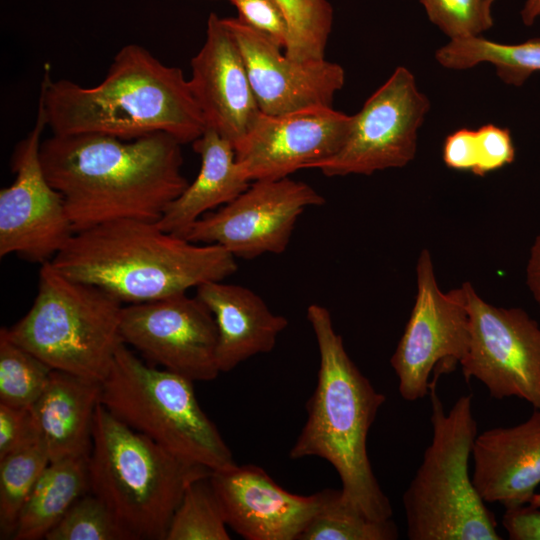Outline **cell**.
Returning <instances> with one entry per match:
<instances>
[{"label": "cell", "mask_w": 540, "mask_h": 540, "mask_svg": "<svg viewBox=\"0 0 540 540\" xmlns=\"http://www.w3.org/2000/svg\"><path fill=\"white\" fill-rule=\"evenodd\" d=\"M211 472L98 405L89 454L90 492L111 510L131 540H166L187 487Z\"/></svg>", "instance_id": "5"}, {"label": "cell", "mask_w": 540, "mask_h": 540, "mask_svg": "<svg viewBox=\"0 0 540 540\" xmlns=\"http://www.w3.org/2000/svg\"><path fill=\"white\" fill-rule=\"evenodd\" d=\"M435 59L450 70H467L490 63L502 82L519 87L533 73L540 72V38L519 44H502L483 35L455 38L435 52Z\"/></svg>", "instance_id": "24"}, {"label": "cell", "mask_w": 540, "mask_h": 540, "mask_svg": "<svg viewBox=\"0 0 540 540\" xmlns=\"http://www.w3.org/2000/svg\"><path fill=\"white\" fill-rule=\"evenodd\" d=\"M430 383L432 440L403 494L410 540H500L493 512L477 492L469 463L478 434L473 395L460 396L448 413Z\"/></svg>", "instance_id": "6"}, {"label": "cell", "mask_w": 540, "mask_h": 540, "mask_svg": "<svg viewBox=\"0 0 540 540\" xmlns=\"http://www.w3.org/2000/svg\"><path fill=\"white\" fill-rule=\"evenodd\" d=\"M477 166L476 176L499 170L515 160V146L508 129L485 124L476 130Z\"/></svg>", "instance_id": "33"}, {"label": "cell", "mask_w": 540, "mask_h": 540, "mask_svg": "<svg viewBox=\"0 0 540 540\" xmlns=\"http://www.w3.org/2000/svg\"><path fill=\"white\" fill-rule=\"evenodd\" d=\"M192 144L201 159L199 173L157 221L163 231L183 238L208 211L231 202L251 184L234 146L214 129L207 127Z\"/></svg>", "instance_id": "22"}, {"label": "cell", "mask_w": 540, "mask_h": 540, "mask_svg": "<svg viewBox=\"0 0 540 540\" xmlns=\"http://www.w3.org/2000/svg\"><path fill=\"white\" fill-rule=\"evenodd\" d=\"M181 145L162 132L133 140L52 134L42 141L40 158L76 233L120 219L157 222L189 184Z\"/></svg>", "instance_id": "1"}, {"label": "cell", "mask_w": 540, "mask_h": 540, "mask_svg": "<svg viewBox=\"0 0 540 540\" xmlns=\"http://www.w3.org/2000/svg\"><path fill=\"white\" fill-rule=\"evenodd\" d=\"M324 203L304 182L289 177L256 180L234 200L198 219L185 239L219 245L236 258L281 254L301 214Z\"/></svg>", "instance_id": "13"}, {"label": "cell", "mask_w": 540, "mask_h": 540, "mask_svg": "<svg viewBox=\"0 0 540 540\" xmlns=\"http://www.w3.org/2000/svg\"><path fill=\"white\" fill-rule=\"evenodd\" d=\"M47 126L42 103L35 124L12 154L15 179L0 191V256L15 254L33 263L50 262L70 241L74 229L64 198L48 181L40 158Z\"/></svg>", "instance_id": "12"}, {"label": "cell", "mask_w": 540, "mask_h": 540, "mask_svg": "<svg viewBox=\"0 0 540 540\" xmlns=\"http://www.w3.org/2000/svg\"><path fill=\"white\" fill-rule=\"evenodd\" d=\"M211 311L218 330L217 359L228 372L252 356L269 353L288 320L273 313L251 289L222 281L196 288V295Z\"/></svg>", "instance_id": "20"}, {"label": "cell", "mask_w": 540, "mask_h": 540, "mask_svg": "<svg viewBox=\"0 0 540 540\" xmlns=\"http://www.w3.org/2000/svg\"><path fill=\"white\" fill-rule=\"evenodd\" d=\"M469 345L460 365L491 397H517L540 409V325L524 309L497 307L464 282Z\"/></svg>", "instance_id": "10"}, {"label": "cell", "mask_w": 540, "mask_h": 540, "mask_svg": "<svg viewBox=\"0 0 540 540\" xmlns=\"http://www.w3.org/2000/svg\"><path fill=\"white\" fill-rule=\"evenodd\" d=\"M46 540H131L111 510L92 492L81 496Z\"/></svg>", "instance_id": "30"}, {"label": "cell", "mask_w": 540, "mask_h": 540, "mask_svg": "<svg viewBox=\"0 0 540 540\" xmlns=\"http://www.w3.org/2000/svg\"><path fill=\"white\" fill-rule=\"evenodd\" d=\"M442 158L448 168L474 174L477 166L476 130L461 128L449 134L443 143Z\"/></svg>", "instance_id": "35"}, {"label": "cell", "mask_w": 540, "mask_h": 540, "mask_svg": "<svg viewBox=\"0 0 540 540\" xmlns=\"http://www.w3.org/2000/svg\"><path fill=\"white\" fill-rule=\"evenodd\" d=\"M89 491V455L50 462L20 512L13 539L45 538L70 507Z\"/></svg>", "instance_id": "23"}, {"label": "cell", "mask_w": 540, "mask_h": 540, "mask_svg": "<svg viewBox=\"0 0 540 540\" xmlns=\"http://www.w3.org/2000/svg\"><path fill=\"white\" fill-rule=\"evenodd\" d=\"M417 292L404 332L390 358L406 401L429 394L431 375L452 371L469 345V315L462 285L443 292L433 260L423 249L416 263Z\"/></svg>", "instance_id": "9"}, {"label": "cell", "mask_w": 540, "mask_h": 540, "mask_svg": "<svg viewBox=\"0 0 540 540\" xmlns=\"http://www.w3.org/2000/svg\"><path fill=\"white\" fill-rule=\"evenodd\" d=\"M429 110L430 101L413 73L399 66L353 115L342 148L313 168L326 176H345L404 167L416 156L418 131Z\"/></svg>", "instance_id": "11"}, {"label": "cell", "mask_w": 540, "mask_h": 540, "mask_svg": "<svg viewBox=\"0 0 540 540\" xmlns=\"http://www.w3.org/2000/svg\"><path fill=\"white\" fill-rule=\"evenodd\" d=\"M526 284L540 311V234L531 245L526 265Z\"/></svg>", "instance_id": "37"}, {"label": "cell", "mask_w": 540, "mask_h": 540, "mask_svg": "<svg viewBox=\"0 0 540 540\" xmlns=\"http://www.w3.org/2000/svg\"><path fill=\"white\" fill-rule=\"evenodd\" d=\"M520 16L524 25H533L540 17V0H525Z\"/></svg>", "instance_id": "38"}, {"label": "cell", "mask_w": 540, "mask_h": 540, "mask_svg": "<svg viewBox=\"0 0 540 540\" xmlns=\"http://www.w3.org/2000/svg\"><path fill=\"white\" fill-rule=\"evenodd\" d=\"M193 381L140 359L125 343L102 382L101 404L116 418L172 453L211 471L236 463L202 410Z\"/></svg>", "instance_id": "8"}, {"label": "cell", "mask_w": 540, "mask_h": 540, "mask_svg": "<svg viewBox=\"0 0 540 540\" xmlns=\"http://www.w3.org/2000/svg\"><path fill=\"white\" fill-rule=\"evenodd\" d=\"M228 1V0H227Z\"/></svg>", "instance_id": "40"}, {"label": "cell", "mask_w": 540, "mask_h": 540, "mask_svg": "<svg viewBox=\"0 0 540 540\" xmlns=\"http://www.w3.org/2000/svg\"><path fill=\"white\" fill-rule=\"evenodd\" d=\"M529 505L540 508V491L534 494Z\"/></svg>", "instance_id": "39"}, {"label": "cell", "mask_w": 540, "mask_h": 540, "mask_svg": "<svg viewBox=\"0 0 540 540\" xmlns=\"http://www.w3.org/2000/svg\"><path fill=\"white\" fill-rule=\"evenodd\" d=\"M241 22L265 35L285 51L290 38L286 16L275 0H228Z\"/></svg>", "instance_id": "32"}, {"label": "cell", "mask_w": 540, "mask_h": 540, "mask_svg": "<svg viewBox=\"0 0 540 540\" xmlns=\"http://www.w3.org/2000/svg\"><path fill=\"white\" fill-rule=\"evenodd\" d=\"M39 101L54 135L133 140L162 132L184 144L207 128L183 71L134 43L118 51L104 79L93 87L53 81L46 66Z\"/></svg>", "instance_id": "2"}, {"label": "cell", "mask_w": 540, "mask_h": 540, "mask_svg": "<svg viewBox=\"0 0 540 540\" xmlns=\"http://www.w3.org/2000/svg\"><path fill=\"white\" fill-rule=\"evenodd\" d=\"M288 21L290 38L285 54L298 61L325 58L333 24V9L327 0H275Z\"/></svg>", "instance_id": "29"}, {"label": "cell", "mask_w": 540, "mask_h": 540, "mask_svg": "<svg viewBox=\"0 0 540 540\" xmlns=\"http://www.w3.org/2000/svg\"><path fill=\"white\" fill-rule=\"evenodd\" d=\"M37 440L31 409L0 403V459Z\"/></svg>", "instance_id": "34"}, {"label": "cell", "mask_w": 540, "mask_h": 540, "mask_svg": "<svg viewBox=\"0 0 540 540\" xmlns=\"http://www.w3.org/2000/svg\"><path fill=\"white\" fill-rule=\"evenodd\" d=\"M210 481L227 525L247 540H298L323 500V491L290 493L253 464L212 471Z\"/></svg>", "instance_id": "17"}, {"label": "cell", "mask_w": 540, "mask_h": 540, "mask_svg": "<svg viewBox=\"0 0 540 540\" xmlns=\"http://www.w3.org/2000/svg\"><path fill=\"white\" fill-rule=\"evenodd\" d=\"M496 0H419L429 20L450 39L482 35L493 26Z\"/></svg>", "instance_id": "31"}, {"label": "cell", "mask_w": 540, "mask_h": 540, "mask_svg": "<svg viewBox=\"0 0 540 540\" xmlns=\"http://www.w3.org/2000/svg\"><path fill=\"white\" fill-rule=\"evenodd\" d=\"M244 59L262 113L280 115L332 106L345 82L344 69L328 60L291 59L271 39L241 22L223 18Z\"/></svg>", "instance_id": "16"}, {"label": "cell", "mask_w": 540, "mask_h": 540, "mask_svg": "<svg viewBox=\"0 0 540 540\" xmlns=\"http://www.w3.org/2000/svg\"><path fill=\"white\" fill-rule=\"evenodd\" d=\"M101 394V382L53 369L46 388L30 408L50 462L90 454Z\"/></svg>", "instance_id": "21"}, {"label": "cell", "mask_w": 540, "mask_h": 540, "mask_svg": "<svg viewBox=\"0 0 540 540\" xmlns=\"http://www.w3.org/2000/svg\"><path fill=\"white\" fill-rule=\"evenodd\" d=\"M227 526L209 475L187 487L171 519L166 540H229Z\"/></svg>", "instance_id": "27"}, {"label": "cell", "mask_w": 540, "mask_h": 540, "mask_svg": "<svg viewBox=\"0 0 540 540\" xmlns=\"http://www.w3.org/2000/svg\"><path fill=\"white\" fill-rule=\"evenodd\" d=\"M502 524L511 540H540V508L527 504L505 509Z\"/></svg>", "instance_id": "36"}, {"label": "cell", "mask_w": 540, "mask_h": 540, "mask_svg": "<svg viewBox=\"0 0 540 540\" xmlns=\"http://www.w3.org/2000/svg\"><path fill=\"white\" fill-rule=\"evenodd\" d=\"M472 459V481L486 503L529 504L540 485V409L517 425L477 434Z\"/></svg>", "instance_id": "19"}, {"label": "cell", "mask_w": 540, "mask_h": 540, "mask_svg": "<svg viewBox=\"0 0 540 540\" xmlns=\"http://www.w3.org/2000/svg\"><path fill=\"white\" fill-rule=\"evenodd\" d=\"M320 357L317 384L307 401V419L289 456H316L337 471L343 498L367 517L386 521L393 509L371 467L367 436L386 401L349 357L329 310L307 309Z\"/></svg>", "instance_id": "4"}, {"label": "cell", "mask_w": 540, "mask_h": 540, "mask_svg": "<svg viewBox=\"0 0 540 540\" xmlns=\"http://www.w3.org/2000/svg\"><path fill=\"white\" fill-rule=\"evenodd\" d=\"M353 115L332 106H316L280 115L261 112L242 142L236 159L249 181L280 179L313 168L345 144Z\"/></svg>", "instance_id": "15"}, {"label": "cell", "mask_w": 540, "mask_h": 540, "mask_svg": "<svg viewBox=\"0 0 540 540\" xmlns=\"http://www.w3.org/2000/svg\"><path fill=\"white\" fill-rule=\"evenodd\" d=\"M321 506L298 540H395L393 519L367 517L342 496L341 490L324 489Z\"/></svg>", "instance_id": "25"}, {"label": "cell", "mask_w": 540, "mask_h": 540, "mask_svg": "<svg viewBox=\"0 0 540 540\" xmlns=\"http://www.w3.org/2000/svg\"><path fill=\"white\" fill-rule=\"evenodd\" d=\"M49 463L40 440L0 459L1 539H13L20 512Z\"/></svg>", "instance_id": "26"}, {"label": "cell", "mask_w": 540, "mask_h": 540, "mask_svg": "<svg viewBox=\"0 0 540 540\" xmlns=\"http://www.w3.org/2000/svg\"><path fill=\"white\" fill-rule=\"evenodd\" d=\"M123 342L151 365L195 381L221 373L217 359L218 330L213 314L187 293L123 306Z\"/></svg>", "instance_id": "14"}, {"label": "cell", "mask_w": 540, "mask_h": 540, "mask_svg": "<svg viewBox=\"0 0 540 540\" xmlns=\"http://www.w3.org/2000/svg\"><path fill=\"white\" fill-rule=\"evenodd\" d=\"M52 371L0 330V403L31 408L46 388Z\"/></svg>", "instance_id": "28"}, {"label": "cell", "mask_w": 540, "mask_h": 540, "mask_svg": "<svg viewBox=\"0 0 540 540\" xmlns=\"http://www.w3.org/2000/svg\"><path fill=\"white\" fill-rule=\"evenodd\" d=\"M123 303L102 288L41 264L29 311L1 331L54 370L103 382L124 343Z\"/></svg>", "instance_id": "7"}, {"label": "cell", "mask_w": 540, "mask_h": 540, "mask_svg": "<svg viewBox=\"0 0 540 540\" xmlns=\"http://www.w3.org/2000/svg\"><path fill=\"white\" fill-rule=\"evenodd\" d=\"M50 262L65 276L98 286L126 304L187 293L238 269L236 257L225 248L191 242L140 219L78 231Z\"/></svg>", "instance_id": "3"}, {"label": "cell", "mask_w": 540, "mask_h": 540, "mask_svg": "<svg viewBox=\"0 0 540 540\" xmlns=\"http://www.w3.org/2000/svg\"><path fill=\"white\" fill-rule=\"evenodd\" d=\"M189 84L208 128L234 149L261 114L240 49L223 18L211 13L206 38L191 60Z\"/></svg>", "instance_id": "18"}]
</instances>
